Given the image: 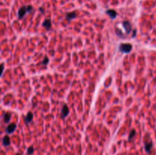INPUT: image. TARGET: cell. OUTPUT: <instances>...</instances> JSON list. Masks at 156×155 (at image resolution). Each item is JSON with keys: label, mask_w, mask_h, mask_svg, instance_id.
<instances>
[{"label": "cell", "mask_w": 156, "mask_h": 155, "mask_svg": "<svg viewBox=\"0 0 156 155\" xmlns=\"http://www.w3.org/2000/svg\"><path fill=\"white\" fill-rule=\"evenodd\" d=\"M132 49V46L130 44H121L119 47L120 51L122 53H130Z\"/></svg>", "instance_id": "obj_1"}, {"label": "cell", "mask_w": 156, "mask_h": 155, "mask_svg": "<svg viewBox=\"0 0 156 155\" xmlns=\"http://www.w3.org/2000/svg\"><path fill=\"white\" fill-rule=\"evenodd\" d=\"M106 13L108 14V15L110 17L111 19H114L117 15V13L115 10H113V9H108L106 11Z\"/></svg>", "instance_id": "obj_7"}, {"label": "cell", "mask_w": 156, "mask_h": 155, "mask_svg": "<svg viewBox=\"0 0 156 155\" xmlns=\"http://www.w3.org/2000/svg\"><path fill=\"white\" fill-rule=\"evenodd\" d=\"M34 153V147L31 146L30 147H28V149H27V154H31Z\"/></svg>", "instance_id": "obj_14"}, {"label": "cell", "mask_w": 156, "mask_h": 155, "mask_svg": "<svg viewBox=\"0 0 156 155\" xmlns=\"http://www.w3.org/2000/svg\"><path fill=\"white\" fill-rule=\"evenodd\" d=\"M2 142H3V144L5 146H8L10 144V138L9 136L5 135L4 138H3V140H2Z\"/></svg>", "instance_id": "obj_11"}, {"label": "cell", "mask_w": 156, "mask_h": 155, "mask_svg": "<svg viewBox=\"0 0 156 155\" xmlns=\"http://www.w3.org/2000/svg\"><path fill=\"white\" fill-rule=\"evenodd\" d=\"M136 31L135 30V31H134V32H133V35H132L133 37H135V36H136Z\"/></svg>", "instance_id": "obj_17"}, {"label": "cell", "mask_w": 156, "mask_h": 155, "mask_svg": "<svg viewBox=\"0 0 156 155\" xmlns=\"http://www.w3.org/2000/svg\"><path fill=\"white\" fill-rule=\"evenodd\" d=\"M51 20L50 19H46L44 23H43V26L46 28L47 30H49L51 28Z\"/></svg>", "instance_id": "obj_8"}, {"label": "cell", "mask_w": 156, "mask_h": 155, "mask_svg": "<svg viewBox=\"0 0 156 155\" xmlns=\"http://www.w3.org/2000/svg\"><path fill=\"white\" fill-rule=\"evenodd\" d=\"M11 117H12V115H11V113H9V112H6V113H5V114H4V116H3V118H4V121H5V122L8 123V122L10 121Z\"/></svg>", "instance_id": "obj_10"}, {"label": "cell", "mask_w": 156, "mask_h": 155, "mask_svg": "<svg viewBox=\"0 0 156 155\" xmlns=\"http://www.w3.org/2000/svg\"><path fill=\"white\" fill-rule=\"evenodd\" d=\"M66 19L69 21V22H70L71 20H72L73 18H75L76 17V12L75 11H73V12H69L66 15Z\"/></svg>", "instance_id": "obj_9"}, {"label": "cell", "mask_w": 156, "mask_h": 155, "mask_svg": "<svg viewBox=\"0 0 156 155\" xmlns=\"http://www.w3.org/2000/svg\"><path fill=\"white\" fill-rule=\"evenodd\" d=\"M135 135H136V131H135L134 129H132L131 131V132L130 133V135H129V140L131 141L132 139V138L135 136Z\"/></svg>", "instance_id": "obj_13"}, {"label": "cell", "mask_w": 156, "mask_h": 155, "mask_svg": "<svg viewBox=\"0 0 156 155\" xmlns=\"http://www.w3.org/2000/svg\"><path fill=\"white\" fill-rule=\"evenodd\" d=\"M152 147V143L149 142V143H145V150L146 152H149Z\"/></svg>", "instance_id": "obj_12"}, {"label": "cell", "mask_w": 156, "mask_h": 155, "mask_svg": "<svg viewBox=\"0 0 156 155\" xmlns=\"http://www.w3.org/2000/svg\"><path fill=\"white\" fill-rule=\"evenodd\" d=\"M69 113V109L68 107V106L66 104H65L64 106H63L62 109V112H61L62 119H65L68 116Z\"/></svg>", "instance_id": "obj_3"}, {"label": "cell", "mask_w": 156, "mask_h": 155, "mask_svg": "<svg viewBox=\"0 0 156 155\" xmlns=\"http://www.w3.org/2000/svg\"><path fill=\"white\" fill-rule=\"evenodd\" d=\"M33 118H34V115H33V113L31 112H27V116H25V118H24V122H25V123L27 125L28 123H30L32 120H33Z\"/></svg>", "instance_id": "obj_5"}, {"label": "cell", "mask_w": 156, "mask_h": 155, "mask_svg": "<svg viewBox=\"0 0 156 155\" xmlns=\"http://www.w3.org/2000/svg\"><path fill=\"white\" fill-rule=\"evenodd\" d=\"M33 9V7L32 6H31V5H29V6H27V12H30V11H31V10Z\"/></svg>", "instance_id": "obj_16"}, {"label": "cell", "mask_w": 156, "mask_h": 155, "mask_svg": "<svg viewBox=\"0 0 156 155\" xmlns=\"http://www.w3.org/2000/svg\"><path fill=\"white\" fill-rule=\"evenodd\" d=\"M16 129V124L15 123H12L10 125H8V127L6 128V132L8 134H11L12 132H14V131Z\"/></svg>", "instance_id": "obj_6"}, {"label": "cell", "mask_w": 156, "mask_h": 155, "mask_svg": "<svg viewBox=\"0 0 156 155\" xmlns=\"http://www.w3.org/2000/svg\"><path fill=\"white\" fill-rule=\"evenodd\" d=\"M48 62H49V59H48V58L47 57V56H46V57L44 58V61H43V62H42V64L44 65V66H46Z\"/></svg>", "instance_id": "obj_15"}, {"label": "cell", "mask_w": 156, "mask_h": 155, "mask_svg": "<svg viewBox=\"0 0 156 155\" xmlns=\"http://www.w3.org/2000/svg\"><path fill=\"white\" fill-rule=\"evenodd\" d=\"M123 26L125 28V31H126V33L128 35L130 33L131 31H132V26L130 24V23L129 22H127V21H124L123 22Z\"/></svg>", "instance_id": "obj_2"}, {"label": "cell", "mask_w": 156, "mask_h": 155, "mask_svg": "<svg viewBox=\"0 0 156 155\" xmlns=\"http://www.w3.org/2000/svg\"><path fill=\"white\" fill-rule=\"evenodd\" d=\"M27 12V7L23 6V7H22V8H20V9L18 10V18H19V19L23 18V17L25 15V14H26Z\"/></svg>", "instance_id": "obj_4"}, {"label": "cell", "mask_w": 156, "mask_h": 155, "mask_svg": "<svg viewBox=\"0 0 156 155\" xmlns=\"http://www.w3.org/2000/svg\"><path fill=\"white\" fill-rule=\"evenodd\" d=\"M16 155H20V154H16Z\"/></svg>", "instance_id": "obj_18"}]
</instances>
